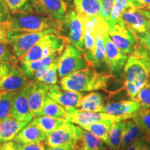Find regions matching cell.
<instances>
[{"instance_id":"44dd1931","label":"cell","mask_w":150,"mask_h":150,"mask_svg":"<svg viewBox=\"0 0 150 150\" xmlns=\"http://www.w3.org/2000/svg\"><path fill=\"white\" fill-rule=\"evenodd\" d=\"M47 134L31 122L24 127L13 138L15 142L18 143L28 145V144L39 143L45 140Z\"/></svg>"},{"instance_id":"db71d44e","label":"cell","mask_w":150,"mask_h":150,"mask_svg":"<svg viewBox=\"0 0 150 150\" xmlns=\"http://www.w3.org/2000/svg\"><path fill=\"white\" fill-rule=\"evenodd\" d=\"M148 54H149V56H150V52H147Z\"/></svg>"},{"instance_id":"ba28073f","label":"cell","mask_w":150,"mask_h":150,"mask_svg":"<svg viewBox=\"0 0 150 150\" xmlns=\"http://www.w3.org/2000/svg\"><path fill=\"white\" fill-rule=\"evenodd\" d=\"M23 10L49 17L60 22L64 21L68 11L63 0H29Z\"/></svg>"},{"instance_id":"5b68a950","label":"cell","mask_w":150,"mask_h":150,"mask_svg":"<svg viewBox=\"0 0 150 150\" xmlns=\"http://www.w3.org/2000/svg\"><path fill=\"white\" fill-rule=\"evenodd\" d=\"M86 18L73 9H69L59 29V35L65 38L67 43L81 50H84Z\"/></svg>"},{"instance_id":"7bdbcfd3","label":"cell","mask_w":150,"mask_h":150,"mask_svg":"<svg viewBox=\"0 0 150 150\" xmlns=\"http://www.w3.org/2000/svg\"><path fill=\"white\" fill-rule=\"evenodd\" d=\"M147 138L145 136H143L142 138H140V139L138 140L137 141L134 142L133 144L127 148L125 150H140L141 149V147L143 146L144 144L147 142Z\"/></svg>"},{"instance_id":"277c9868","label":"cell","mask_w":150,"mask_h":150,"mask_svg":"<svg viewBox=\"0 0 150 150\" xmlns=\"http://www.w3.org/2000/svg\"><path fill=\"white\" fill-rule=\"evenodd\" d=\"M47 34L59 35L58 29H47L42 31H25L8 29L7 42L19 59L29 51L41 38Z\"/></svg>"},{"instance_id":"d6a6232c","label":"cell","mask_w":150,"mask_h":150,"mask_svg":"<svg viewBox=\"0 0 150 150\" xmlns=\"http://www.w3.org/2000/svg\"><path fill=\"white\" fill-rule=\"evenodd\" d=\"M16 92L0 91V120L11 116L13 99Z\"/></svg>"},{"instance_id":"f5cc1de1","label":"cell","mask_w":150,"mask_h":150,"mask_svg":"<svg viewBox=\"0 0 150 150\" xmlns=\"http://www.w3.org/2000/svg\"><path fill=\"white\" fill-rule=\"evenodd\" d=\"M63 1H72V0H63Z\"/></svg>"},{"instance_id":"9c48e42d","label":"cell","mask_w":150,"mask_h":150,"mask_svg":"<svg viewBox=\"0 0 150 150\" xmlns=\"http://www.w3.org/2000/svg\"><path fill=\"white\" fill-rule=\"evenodd\" d=\"M108 33L115 45L126 55H132L137 45L136 35L122 20L108 28Z\"/></svg>"},{"instance_id":"11a10c76","label":"cell","mask_w":150,"mask_h":150,"mask_svg":"<svg viewBox=\"0 0 150 150\" xmlns=\"http://www.w3.org/2000/svg\"><path fill=\"white\" fill-rule=\"evenodd\" d=\"M1 142H0V145H1Z\"/></svg>"},{"instance_id":"603a6c76","label":"cell","mask_w":150,"mask_h":150,"mask_svg":"<svg viewBox=\"0 0 150 150\" xmlns=\"http://www.w3.org/2000/svg\"><path fill=\"white\" fill-rule=\"evenodd\" d=\"M28 125L27 122L17 120L12 116L0 120V142L13 140L17 134Z\"/></svg>"},{"instance_id":"3957f363","label":"cell","mask_w":150,"mask_h":150,"mask_svg":"<svg viewBox=\"0 0 150 150\" xmlns=\"http://www.w3.org/2000/svg\"><path fill=\"white\" fill-rule=\"evenodd\" d=\"M123 87L129 98L134 99L137 94L148 83L145 67L135 56L130 55L122 71Z\"/></svg>"},{"instance_id":"f6af8a7d","label":"cell","mask_w":150,"mask_h":150,"mask_svg":"<svg viewBox=\"0 0 150 150\" xmlns=\"http://www.w3.org/2000/svg\"><path fill=\"white\" fill-rule=\"evenodd\" d=\"M8 29L6 22L0 23V42H7L6 35Z\"/></svg>"},{"instance_id":"6da1fadb","label":"cell","mask_w":150,"mask_h":150,"mask_svg":"<svg viewBox=\"0 0 150 150\" xmlns=\"http://www.w3.org/2000/svg\"><path fill=\"white\" fill-rule=\"evenodd\" d=\"M110 73L99 72L93 67L88 66L60 79L61 88L66 91L78 93L97 90L105 91L111 79Z\"/></svg>"},{"instance_id":"9f6ffc18","label":"cell","mask_w":150,"mask_h":150,"mask_svg":"<svg viewBox=\"0 0 150 150\" xmlns=\"http://www.w3.org/2000/svg\"><path fill=\"white\" fill-rule=\"evenodd\" d=\"M110 150H114V149H110Z\"/></svg>"},{"instance_id":"ac0fdd59","label":"cell","mask_w":150,"mask_h":150,"mask_svg":"<svg viewBox=\"0 0 150 150\" xmlns=\"http://www.w3.org/2000/svg\"><path fill=\"white\" fill-rule=\"evenodd\" d=\"M29 81L18 64L14 65L10 74L0 81V91H18L27 86Z\"/></svg>"},{"instance_id":"f1b7e54d","label":"cell","mask_w":150,"mask_h":150,"mask_svg":"<svg viewBox=\"0 0 150 150\" xmlns=\"http://www.w3.org/2000/svg\"><path fill=\"white\" fill-rule=\"evenodd\" d=\"M65 122L66 121L64 120L49 117V116H39L33 118L31 123L40 129L42 132L47 134L59 127Z\"/></svg>"},{"instance_id":"8fae6325","label":"cell","mask_w":150,"mask_h":150,"mask_svg":"<svg viewBox=\"0 0 150 150\" xmlns=\"http://www.w3.org/2000/svg\"><path fill=\"white\" fill-rule=\"evenodd\" d=\"M105 56L109 73L114 77H117L122 72L128 56L115 45L108 35V31L104 34Z\"/></svg>"},{"instance_id":"7402d4cb","label":"cell","mask_w":150,"mask_h":150,"mask_svg":"<svg viewBox=\"0 0 150 150\" xmlns=\"http://www.w3.org/2000/svg\"><path fill=\"white\" fill-rule=\"evenodd\" d=\"M143 136H145V134L133 118L125 120L120 150H125L131 144Z\"/></svg>"},{"instance_id":"c3c4849f","label":"cell","mask_w":150,"mask_h":150,"mask_svg":"<svg viewBox=\"0 0 150 150\" xmlns=\"http://www.w3.org/2000/svg\"><path fill=\"white\" fill-rule=\"evenodd\" d=\"M138 11H140V13H141L143 16H145V18L150 22V11L143 8H138Z\"/></svg>"},{"instance_id":"484cf974","label":"cell","mask_w":150,"mask_h":150,"mask_svg":"<svg viewBox=\"0 0 150 150\" xmlns=\"http://www.w3.org/2000/svg\"><path fill=\"white\" fill-rule=\"evenodd\" d=\"M59 59H56L48 66L43 67L37 71L34 75L33 81L42 82L48 85H57L59 82L58 63H59Z\"/></svg>"},{"instance_id":"ee69618b","label":"cell","mask_w":150,"mask_h":150,"mask_svg":"<svg viewBox=\"0 0 150 150\" xmlns=\"http://www.w3.org/2000/svg\"><path fill=\"white\" fill-rule=\"evenodd\" d=\"M0 150H18L17 142L12 140L4 142L0 145Z\"/></svg>"},{"instance_id":"f907efd6","label":"cell","mask_w":150,"mask_h":150,"mask_svg":"<svg viewBox=\"0 0 150 150\" xmlns=\"http://www.w3.org/2000/svg\"><path fill=\"white\" fill-rule=\"evenodd\" d=\"M143 9H146V10H148V11H150V4H149V5L146 6L145 7H144Z\"/></svg>"},{"instance_id":"4316f807","label":"cell","mask_w":150,"mask_h":150,"mask_svg":"<svg viewBox=\"0 0 150 150\" xmlns=\"http://www.w3.org/2000/svg\"><path fill=\"white\" fill-rule=\"evenodd\" d=\"M39 116H49L67 121L68 114L63 106L47 96Z\"/></svg>"},{"instance_id":"74e56055","label":"cell","mask_w":150,"mask_h":150,"mask_svg":"<svg viewBox=\"0 0 150 150\" xmlns=\"http://www.w3.org/2000/svg\"><path fill=\"white\" fill-rule=\"evenodd\" d=\"M137 38V43L147 50V52H150V31L138 33L136 35Z\"/></svg>"},{"instance_id":"e0dca14e","label":"cell","mask_w":150,"mask_h":150,"mask_svg":"<svg viewBox=\"0 0 150 150\" xmlns=\"http://www.w3.org/2000/svg\"><path fill=\"white\" fill-rule=\"evenodd\" d=\"M121 20L135 35L145 31H150V22L134 7H130L124 11Z\"/></svg>"},{"instance_id":"52a82bcc","label":"cell","mask_w":150,"mask_h":150,"mask_svg":"<svg viewBox=\"0 0 150 150\" xmlns=\"http://www.w3.org/2000/svg\"><path fill=\"white\" fill-rule=\"evenodd\" d=\"M84 54V50L66 43L58 63V75L60 79L88 66Z\"/></svg>"},{"instance_id":"d6986e66","label":"cell","mask_w":150,"mask_h":150,"mask_svg":"<svg viewBox=\"0 0 150 150\" xmlns=\"http://www.w3.org/2000/svg\"><path fill=\"white\" fill-rule=\"evenodd\" d=\"M104 142L100 138L80 127V131L72 145V150H102Z\"/></svg>"},{"instance_id":"5bb4252c","label":"cell","mask_w":150,"mask_h":150,"mask_svg":"<svg viewBox=\"0 0 150 150\" xmlns=\"http://www.w3.org/2000/svg\"><path fill=\"white\" fill-rule=\"evenodd\" d=\"M83 94L78 92L62 89L58 85H51L47 97L61 105L66 111L78 108Z\"/></svg>"},{"instance_id":"816d5d0a","label":"cell","mask_w":150,"mask_h":150,"mask_svg":"<svg viewBox=\"0 0 150 150\" xmlns=\"http://www.w3.org/2000/svg\"><path fill=\"white\" fill-rule=\"evenodd\" d=\"M102 150H110V149H108V148H106V147H104V149H102Z\"/></svg>"},{"instance_id":"d590c367","label":"cell","mask_w":150,"mask_h":150,"mask_svg":"<svg viewBox=\"0 0 150 150\" xmlns=\"http://www.w3.org/2000/svg\"><path fill=\"white\" fill-rule=\"evenodd\" d=\"M134 99L139 103L141 108H150V85L147 83L139 91Z\"/></svg>"},{"instance_id":"681fc988","label":"cell","mask_w":150,"mask_h":150,"mask_svg":"<svg viewBox=\"0 0 150 150\" xmlns=\"http://www.w3.org/2000/svg\"><path fill=\"white\" fill-rule=\"evenodd\" d=\"M140 150H150V141L149 140H147Z\"/></svg>"},{"instance_id":"836d02e7","label":"cell","mask_w":150,"mask_h":150,"mask_svg":"<svg viewBox=\"0 0 150 150\" xmlns=\"http://www.w3.org/2000/svg\"><path fill=\"white\" fill-rule=\"evenodd\" d=\"M132 55L135 56L142 65V66L145 67L148 75L147 83L150 85V56L147 50L137 43V45Z\"/></svg>"},{"instance_id":"60d3db41","label":"cell","mask_w":150,"mask_h":150,"mask_svg":"<svg viewBox=\"0 0 150 150\" xmlns=\"http://www.w3.org/2000/svg\"><path fill=\"white\" fill-rule=\"evenodd\" d=\"M18 150H45V145L44 142H39V143L28 144V145H23L17 142Z\"/></svg>"},{"instance_id":"ab89813d","label":"cell","mask_w":150,"mask_h":150,"mask_svg":"<svg viewBox=\"0 0 150 150\" xmlns=\"http://www.w3.org/2000/svg\"><path fill=\"white\" fill-rule=\"evenodd\" d=\"M11 11L4 0H0V23H5L8 21Z\"/></svg>"},{"instance_id":"cb8c5ba5","label":"cell","mask_w":150,"mask_h":150,"mask_svg":"<svg viewBox=\"0 0 150 150\" xmlns=\"http://www.w3.org/2000/svg\"><path fill=\"white\" fill-rule=\"evenodd\" d=\"M106 103V98L102 94L91 92L82 97L79 108L85 111L102 112Z\"/></svg>"},{"instance_id":"8d00e7d4","label":"cell","mask_w":150,"mask_h":150,"mask_svg":"<svg viewBox=\"0 0 150 150\" xmlns=\"http://www.w3.org/2000/svg\"><path fill=\"white\" fill-rule=\"evenodd\" d=\"M115 0H101L100 16L107 24Z\"/></svg>"},{"instance_id":"7a4b0ae2","label":"cell","mask_w":150,"mask_h":150,"mask_svg":"<svg viewBox=\"0 0 150 150\" xmlns=\"http://www.w3.org/2000/svg\"><path fill=\"white\" fill-rule=\"evenodd\" d=\"M6 24L8 29L42 31L47 29H58L59 31L61 22L49 17L22 9L17 12L11 13Z\"/></svg>"},{"instance_id":"b9f144b4","label":"cell","mask_w":150,"mask_h":150,"mask_svg":"<svg viewBox=\"0 0 150 150\" xmlns=\"http://www.w3.org/2000/svg\"><path fill=\"white\" fill-rule=\"evenodd\" d=\"M13 64L9 63H4V62H0V81L6 77L7 75L10 74L12 71Z\"/></svg>"},{"instance_id":"8992f818","label":"cell","mask_w":150,"mask_h":150,"mask_svg":"<svg viewBox=\"0 0 150 150\" xmlns=\"http://www.w3.org/2000/svg\"><path fill=\"white\" fill-rule=\"evenodd\" d=\"M67 41L61 35L47 34L41 38L19 61L22 63L35 61L52 55L59 50H63Z\"/></svg>"},{"instance_id":"1f68e13d","label":"cell","mask_w":150,"mask_h":150,"mask_svg":"<svg viewBox=\"0 0 150 150\" xmlns=\"http://www.w3.org/2000/svg\"><path fill=\"white\" fill-rule=\"evenodd\" d=\"M132 118L150 141V108H140Z\"/></svg>"},{"instance_id":"7dc6e473","label":"cell","mask_w":150,"mask_h":150,"mask_svg":"<svg viewBox=\"0 0 150 150\" xmlns=\"http://www.w3.org/2000/svg\"><path fill=\"white\" fill-rule=\"evenodd\" d=\"M45 150H72V145L62 146V147H46Z\"/></svg>"},{"instance_id":"f546056e","label":"cell","mask_w":150,"mask_h":150,"mask_svg":"<svg viewBox=\"0 0 150 150\" xmlns=\"http://www.w3.org/2000/svg\"><path fill=\"white\" fill-rule=\"evenodd\" d=\"M112 122V120H107L105 121L97 122L88 125H82L80 126L85 130L89 131L91 134L95 135L97 138H100L105 144L108 141V131Z\"/></svg>"},{"instance_id":"ffe728a7","label":"cell","mask_w":150,"mask_h":150,"mask_svg":"<svg viewBox=\"0 0 150 150\" xmlns=\"http://www.w3.org/2000/svg\"><path fill=\"white\" fill-rule=\"evenodd\" d=\"M63 51V50H59V51L56 52L55 53L47 56V57L43 58L42 59L35 61L22 63V62L19 61L18 65L25 75L28 80H33L35 72L43 68V67L48 66V65L52 64L54 61H55L56 59H59Z\"/></svg>"},{"instance_id":"7c38bea8","label":"cell","mask_w":150,"mask_h":150,"mask_svg":"<svg viewBox=\"0 0 150 150\" xmlns=\"http://www.w3.org/2000/svg\"><path fill=\"white\" fill-rule=\"evenodd\" d=\"M31 87V82L29 81L27 86L19 90L15 94L13 99L11 116L17 120L30 123L33 120V116L30 112L28 104V95Z\"/></svg>"},{"instance_id":"4dcf8cb0","label":"cell","mask_w":150,"mask_h":150,"mask_svg":"<svg viewBox=\"0 0 150 150\" xmlns=\"http://www.w3.org/2000/svg\"><path fill=\"white\" fill-rule=\"evenodd\" d=\"M130 7H133L131 0H115L107 22L108 28L111 27L120 20L124 11Z\"/></svg>"},{"instance_id":"30bf717a","label":"cell","mask_w":150,"mask_h":150,"mask_svg":"<svg viewBox=\"0 0 150 150\" xmlns=\"http://www.w3.org/2000/svg\"><path fill=\"white\" fill-rule=\"evenodd\" d=\"M79 131L80 126H75L70 122L66 121L55 130L47 134L44 144L45 147H50L73 145Z\"/></svg>"},{"instance_id":"e575fe53","label":"cell","mask_w":150,"mask_h":150,"mask_svg":"<svg viewBox=\"0 0 150 150\" xmlns=\"http://www.w3.org/2000/svg\"><path fill=\"white\" fill-rule=\"evenodd\" d=\"M0 62L9 63L13 65H17L19 63V59L8 42H0Z\"/></svg>"},{"instance_id":"f35d334b","label":"cell","mask_w":150,"mask_h":150,"mask_svg":"<svg viewBox=\"0 0 150 150\" xmlns=\"http://www.w3.org/2000/svg\"><path fill=\"white\" fill-rule=\"evenodd\" d=\"M11 13H15L24 8L29 0H4Z\"/></svg>"},{"instance_id":"2e32d148","label":"cell","mask_w":150,"mask_h":150,"mask_svg":"<svg viewBox=\"0 0 150 150\" xmlns=\"http://www.w3.org/2000/svg\"><path fill=\"white\" fill-rule=\"evenodd\" d=\"M67 122L72 124L82 126V125H88L97 122L105 121L107 120H112L114 121L123 120L120 117L108 115L104 112H95L85 111V110L74 108V109L67 111Z\"/></svg>"},{"instance_id":"4fadbf2b","label":"cell","mask_w":150,"mask_h":150,"mask_svg":"<svg viewBox=\"0 0 150 150\" xmlns=\"http://www.w3.org/2000/svg\"><path fill=\"white\" fill-rule=\"evenodd\" d=\"M140 105L134 99L129 98L120 101L107 100L102 112L120 117L122 120L132 118L140 110Z\"/></svg>"},{"instance_id":"d4e9b609","label":"cell","mask_w":150,"mask_h":150,"mask_svg":"<svg viewBox=\"0 0 150 150\" xmlns=\"http://www.w3.org/2000/svg\"><path fill=\"white\" fill-rule=\"evenodd\" d=\"M74 11L78 14L88 18L100 16L101 0H74Z\"/></svg>"},{"instance_id":"9a60e30c","label":"cell","mask_w":150,"mask_h":150,"mask_svg":"<svg viewBox=\"0 0 150 150\" xmlns=\"http://www.w3.org/2000/svg\"><path fill=\"white\" fill-rule=\"evenodd\" d=\"M31 87L28 95V104L33 117H38L51 85L31 80Z\"/></svg>"},{"instance_id":"83f0119b","label":"cell","mask_w":150,"mask_h":150,"mask_svg":"<svg viewBox=\"0 0 150 150\" xmlns=\"http://www.w3.org/2000/svg\"><path fill=\"white\" fill-rule=\"evenodd\" d=\"M125 120L112 122L110 125L108 131V141L106 144L109 149L120 150Z\"/></svg>"},{"instance_id":"bcb514c9","label":"cell","mask_w":150,"mask_h":150,"mask_svg":"<svg viewBox=\"0 0 150 150\" xmlns=\"http://www.w3.org/2000/svg\"><path fill=\"white\" fill-rule=\"evenodd\" d=\"M132 6L136 8H143L150 4V0H131Z\"/></svg>"}]
</instances>
